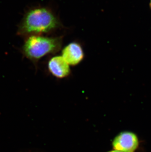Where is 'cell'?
Segmentation results:
<instances>
[{"instance_id":"6","label":"cell","mask_w":151,"mask_h":152,"mask_svg":"<svg viewBox=\"0 0 151 152\" xmlns=\"http://www.w3.org/2000/svg\"><path fill=\"white\" fill-rule=\"evenodd\" d=\"M107 152H121V151H117V150H111V151H108Z\"/></svg>"},{"instance_id":"3","label":"cell","mask_w":151,"mask_h":152,"mask_svg":"<svg viewBox=\"0 0 151 152\" xmlns=\"http://www.w3.org/2000/svg\"><path fill=\"white\" fill-rule=\"evenodd\" d=\"M139 145L136 134L128 131L120 132L112 142L113 149L123 152H134Z\"/></svg>"},{"instance_id":"1","label":"cell","mask_w":151,"mask_h":152,"mask_svg":"<svg viewBox=\"0 0 151 152\" xmlns=\"http://www.w3.org/2000/svg\"><path fill=\"white\" fill-rule=\"evenodd\" d=\"M63 28L60 17L53 9L46 6H36L25 13L17 34L24 39L33 35L51 36Z\"/></svg>"},{"instance_id":"4","label":"cell","mask_w":151,"mask_h":152,"mask_svg":"<svg viewBox=\"0 0 151 152\" xmlns=\"http://www.w3.org/2000/svg\"><path fill=\"white\" fill-rule=\"evenodd\" d=\"M47 70L50 75L57 79H64L71 75L70 65L61 55H53L47 61Z\"/></svg>"},{"instance_id":"5","label":"cell","mask_w":151,"mask_h":152,"mask_svg":"<svg viewBox=\"0 0 151 152\" xmlns=\"http://www.w3.org/2000/svg\"><path fill=\"white\" fill-rule=\"evenodd\" d=\"M61 56L70 66H76L84 60L85 53L80 42H72L61 49Z\"/></svg>"},{"instance_id":"7","label":"cell","mask_w":151,"mask_h":152,"mask_svg":"<svg viewBox=\"0 0 151 152\" xmlns=\"http://www.w3.org/2000/svg\"></svg>"},{"instance_id":"2","label":"cell","mask_w":151,"mask_h":152,"mask_svg":"<svg viewBox=\"0 0 151 152\" xmlns=\"http://www.w3.org/2000/svg\"><path fill=\"white\" fill-rule=\"evenodd\" d=\"M63 36L33 35L25 38L21 52L37 69L41 59L49 55H54L61 50Z\"/></svg>"}]
</instances>
